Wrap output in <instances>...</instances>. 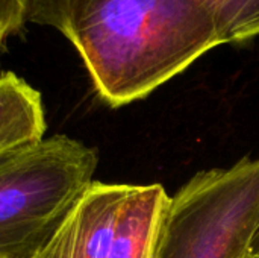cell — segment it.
<instances>
[{
  "label": "cell",
  "instance_id": "obj_1",
  "mask_svg": "<svg viewBox=\"0 0 259 258\" xmlns=\"http://www.w3.org/2000/svg\"><path fill=\"white\" fill-rule=\"evenodd\" d=\"M24 18L74 46L111 108L147 97L223 44L199 0H24Z\"/></svg>",
  "mask_w": 259,
  "mask_h": 258
},
{
  "label": "cell",
  "instance_id": "obj_2",
  "mask_svg": "<svg viewBox=\"0 0 259 258\" xmlns=\"http://www.w3.org/2000/svg\"><path fill=\"white\" fill-rule=\"evenodd\" d=\"M97 151L67 135L0 157V258H33L91 187Z\"/></svg>",
  "mask_w": 259,
  "mask_h": 258
},
{
  "label": "cell",
  "instance_id": "obj_3",
  "mask_svg": "<svg viewBox=\"0 0 259 258\" xmlns=\"http://www.w3.org/2000/svg\"><path fill=\"white\" fill-rule=\"evenodd\" d=\"M259 228V160L196 173L161 222L153 258H244Z\"/></svg>",
  "mask_w": 259,
  "mask_h": 258
},
{
  "label": "cell",
  "instance_id": "obj_4",
  "mask_svg": "<svg viewBox=\"0 0 259 258\" xmlns=\"http://www.w3.org/2000/svg\"><path fill=\"white\" fill-rule=\"evenodd\" d=\"M131 184L93 182L33 258H108Z\"/></svg>",
  "mask_w": 259,
  "mask_h": 258
},
{
  "label": "cell",
  "instance_id": "obj_5",
  "mask_svg": "<svg viewBox=\"0 0 259 258\" xmlns=\"http://www.w3.org/2000/svg\"><path fill=\"white\" fill-rule=\"evenodd\" d=\"M168 202L170 196L161 184H131L108 258H153Z\"/></svg>",
  "mask_w": 259,
  "mask_h": 258
},
{
  "label": "cell",
  "instance_id": "obj_6",
  "mask_svg": "<svg viewBox=\"0 0 259 258\" xmlns=\"http://www.w3.org/2000/svg\"><path fill=\"white\" fill-rule=\"evenodd\" d=\"M46 128L39 91L12 71L0 75V157L44 140Z\"/></svg>",
  "mask_w": 259,
  "mask_h": 258
},
{
  "label": "cell",
  "instance_id": "obj_7",
  "mask_svg": "<svg viewBox=\"0 0 259 258\" xmlns=\"http://www.w3.org/2000/svg\"><path fill=\"white\" fill-rule=\"evenodd\" d=\"M211 14L223 44L259 36V0H199Z\"/></svg>",
  "mask_w": 259,
  "mask_h": 258
},
{
  "label": "cell",
  "instance_id": "obj_8",
  "mask_svg": "<svg viewBox=\"0 0 259 258\" xmlns=\"http://www.w3.org/2000/svg\"><path fill=\"white\" fill-rule=\"evenodd\" d=\"M24 23V0H0V53L6 40L20 33Z\"/></svg>",
  "mask_w": 259,
  "mask_h": 258
},
{
  "label": "cell",
  "instance_id": "obj_9",
  "mask_svg": "<svg viewBox=\"0 0 259 258\" xmlns=\"http://www.w3.org/2000/svg\"><path fill=\"white\" fill-rule=\"evenodd\" d=\"M250 252H259V228L253 237V242H252V251Z\"/></svg>",
  "mask_w": 259,
  "mask_h": 258
},
{
  "label": "cell",
  "instance_id": "obj_10",
  "mask_svg": "<svg viewBox=\"0 0 259 258\" xmlns=\"http://www.w3.org/2000/svg\"><path fill=\"white\" fill-rule=\"evenodd\" d=\"M244 258H259V252H249Z\"/></svg>",
  "mask_w": 259,
  "mask_h": 258
}]
</instances>
